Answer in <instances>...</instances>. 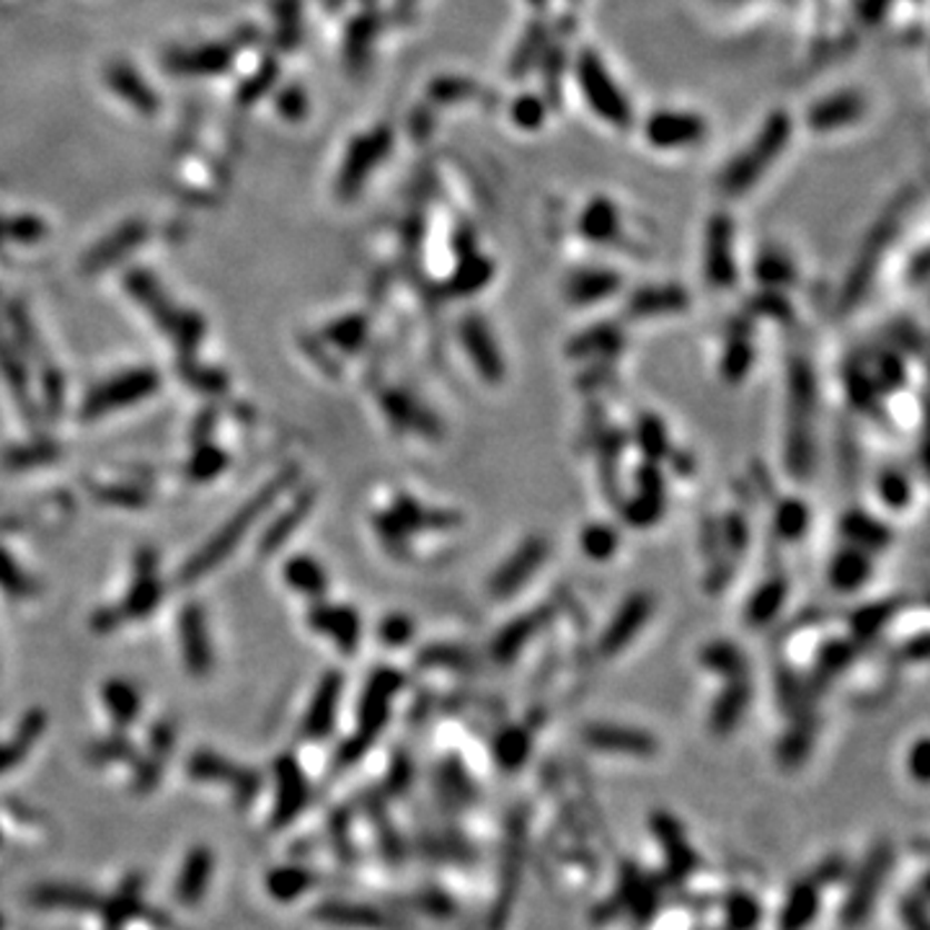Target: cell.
<instances>
[{"mask_svg":"<svg viewBox=\"0 0 930 930\" xmlns=\"http://www.w3.org/2000/svg\"><path fill=\"white\" fill-rule=\"evenodd\" d=\"M525 3L531 6V8H545V6L551 3V0H525Z\"/></svg>","mask_w":930,"mask_h":930,"instance_id":"obj_58","label":"cell"},{"mask_svg":"<svg viewBox=\"0 0 930 930\" xmlns=\"http://www.w3.org/2000/svg\"><path fill=\"white\" fill-rule=\"evenodd\" d=\"M125 287L127 293L132 295L135 303H140L142 308L156 324L164 328L179 349L181 357L191 355L197 349L199 339L205 334V320L197 316V313L184 310L171 300V295L164 290V285L158 283V277L148 269H132L125 275Z\"/></svg>","mask_w":930,"mask_h":930,"instance_id":"obj_4","label":"cell"},{"mask_svg":"<svg viewBox=\"0 0 930 930\" xmlns=\"http://www.w3.org/2000/svg\"><path fill=\"white\" fill-rule=\"evenodd\" d=\"M212 865L215 861H212L210 848L197 845L195 851L187 855L179 879H176V900H179L181 904H197L199 900H202L207 887H210Z\"/></svg>","mask_w":930,"mask_h":930,"instance_id":"obj_25","label":"cell"},{"mask_svg":"<svg viewBox=\"0 0 930 930\" xmlns=\"http://www.w3.org/2000/svg\"><path fill=\"white\" fill-rule=\"evenodd\" d=\"M308 93L306 88L298 83L285 86L283 91L277 93V111L283 115L287 122H303L308 117Z\"/></svg>","mask_w":930,"mask_h":930,"instance_id":"obj_46","label":"cell"},{"mask_svg":"<svg viewBox=\"0 0 930 930\" xmlns=\"http://www.w3.org/2000/svg\"><path fill=\"white\" fill-rule=\"evenodd\" d=\"M400 687V675L393 670H378L365 687L363 703H359V734L344 748V758H357L375 740V734L386 726L388 703Z\"/></svg>","mask_w":930,"mask_h":930,"instance_id":"obj_10","label":"cell"},{"mask_svg":"<svg viewBox=\"0 0 930 930\" xmlns=\"http://www.w3.org/2000/svg\"><path fill=\"white\" fill-rule=\"evenodd\" d=\"M283 574H285V582L290 584L295 592H300V595H308V597H324L326 595L328 576H326V568L320 566L316 558L293 556L285 564Z\"/></svg>","mask_w":930,"mask_h":930,"instance_id":"obj_29","label":"cell"},{"mask_svg":"<svg viewBox=\"0 0 930 930\" xmlns=\"http://www.w3.org/2000/svg\"><path fill=\"white\" fill-rule=\"evenodd\" d=\"M277 76H279L277 60L275 58L264 60L261 66L256 68L254 73L244 80V83H240L238 93H236L238 107H254L256 101H261L264 96L271 91V86L277 83Z\"/></svg>","mask_w":930,"mask_h":930,"instance_id":"obj_37","label":"cell"},{"mask_svg":"<svg viewBox=\"0 0 930 930\" xmlns=\"http://www.w3.org/2000/svg\"><path fill=\"white\" fill-rule=\"evenodd\" d=\"M687 306V295L680 287H644L633 295L629 308L633 316H662V313H680Z\"/></svg>","mask_w":930,"mask_h":930,"instance_id":"obj_30","label":"cell"},{"mask_svg":"<svg viewBox=\"0 0 930 930\" xmlns=\"http://www.w3.org/2000/svg\"><path fill=\"white\" fill-rule=\"evenodd\" d=\"M908 484H904V478H900L897 476V473H892V476H884V486H881V499H884L887 504H892V507H902L904 502H908Z\"/></svg>","mask_w":930,"mask_h":930,"instance_id":"obj_55","label":"cell"},{"mask_svg":"<svg viewBox=\"0 0 930 930\" xmlns=\"http://www.w3.org/2000/svg\"><path fill=\"white\" fill-rule=\"evenodd\" d=\"M236 60V47L228 42H210L197 47H171L164 55V70L171 76H187V78H205V76H220L228 73Z\"/></svg>","mask_w":930,"mask_h":930,"instance_id":"obj_12","label":"cell"},{"mask_svg":"<svg viewBox=\"0 0 930 930\" xmlns=\"http://www.w3.org/2000/svg\"><path fill=\"white\" fill-rule=\"evenodd\" d=\"M47 236V222L37 215H13V218H0V244H37Z\"/></svg>","mask_w":930,"mask_h":930,"instance_id":"obj_40","label":"cell"},{"mask_svg":"<svg viewBox=\"0 0 930 930\" xmlns=\"http://www.w3.org/2000/svg\"><path fill=\"white\" fill-rule=\"evenodd\" d=\"M277 773V809H275V824L290 822L300 814V809L308 801V781L303 775L300 765L295 758H279L275 765Z\"/></svg>","mask_w":930,"mask_h":930,"instance_id":"obj_19","label":"cell"},{"mask_svg":"<svg viewBox=\"0 0 930 930\" xmlns=\"http://www.w3.org/2000/svg\"><path fill=\"white\" fill-rule=\"evenodd\" d=\"M584 551L597 561H603L615 551V535L607 531L605 525H592L587 533H584Z\"/></svg>","mask_w":930,"mask_h":930,"instance_id":"obj_51","label":"cell"},{"mask_svg":"<svg viewBox=\"0 0 930 930\" xmlns=\"http://www.w3.org/2000/svg\"><path fill=\"white\" fill-rule=\"evenodd\" d=\"M545 548L543 541H527L523 548H520L515 556H512L507 564L499 568V574L494 576V595H512V592L523 587L527 582V576H531L535 568L543 564Z\"/></svg>","mask_w":930,"mask_h":930,"instance_id":"obj_24","label":"cell"},{"mask_svg":"<svg viewBox=\"0 0 930 930\" xmlns=\"http://www.w3.org/2000/svg\"><path fill=\"white\" fill-rule=\"evenodd\" d=\"M179 644H181V656L187 670L195 677L210 675L215 667V654H212V641H210V629H207V619L199 605H187L179 615Z\"/></svg>","mask_w":930,"mask_h":930,"instance_id":"obj_14","label":"cell"},{"mask_svg":"<svg viewBox=\"0 0 930 930\" xmlns=\"http://www.w3.org/2000/svg\"><path fill=\"white\" fill-rule=\"evenodd\" d=\"M705 3H711L716 8H742L748 3H755V0H705Z\"/></svg>","mask_w":930,"mask_h":930,"instance_id":"obj_56","label":"cell"},{"mask_svg":"<svg viewBox=\"0 0 930 930\" xmlns=\"http://www.w3.org/2000/svg\"><path fill=\"white\" fill-rule=\"evenodd\" d=\"M313 507V494H300L298 499H295L290 507H287L283 515H279L275 523H269L267 531H264V538H261V553H271L277 551L279 545H283L287 538H290V533L295 531L303 523V517L308 515V509Z\"/></svg>","mask_w":930,"mask_h":930,"instance_id":"obj_34","label":"cell"},{"mask_svg":"<svg viewBox=\"0 0 930 930\" xmlns=\"http://www.w3.org/2000/svg\"><path fill=\"white\" fill-rule=\"evenodd\" d=\"M832 584L838 590H858L861 584L869 580L871 574V556H865L861 548L840 551L835 561H832Z\"/></svg>","mask_w":930,"mask_h":930,"instance_id":"obj_32","label":"cell"},{"mask_svg":"<svg viewBox=\"0 0 930 930\" xmlns=\"http://www.w3.org/2000/svg\"><path fill=\"white\" fill-rule=\"evenodd\" d=\"M150 228L146 220H127L122 226H117L111 233H107L101 240H96L83 259H80V271L86 275H96V271H103L115 267L117 261H122L125 256H130L135 248H138L142 240H148Z\"/></svg>","mask_w":930,"mask_h":930,"instance_id":"obj_13","label":"cell"},{"mask_svg":"<svg viewBox=\"0 0 930 930\" xmlns=\"http://www.w3.org/2000/svg\"><path fill=\"white\" fill-rule=\"evenodd\" d=\"M313 884V873L306 869H295V865H283L275 869L267 877V892L277 900H295Z\"/></svg>","mask_w":930,"mask_h":930,"instance_id":"obj_38","label":"cell"},{"mask_svg":"<svg viewBox=\"0 0 930 930\" xmlns=\"http://www.w3.org/2000/svg\"><path fill=\"white\" fill-rule=\"evenodd\" d=\"M187 771L191 778H195V781H215V783H230V785H236L240 773H244L240 768L228 763L226 758H220L218 752H210V750L197 752V755L189 760Z\"/></svg>","mask_w":930,"mask_h":930,"instance_id":"obj_36","label":"cell"},{"mask_svg":"<svg viewBox=\"0 0 930 930\" xmlns=\"http://www.w3.org/2000/svg\"><path fill=\"white\" fill-rule=\"evenodd\" d=\"M0 587L11 592V595H29L31 592V582L27 580V574L16 566V561L8 556L6 551H0Z\"/></svg>","mask_w":930,"mask_h":930,"instance_id":"obj_48","label":"cell"},{"mask_svg":"<svg viewBox=\"0 0 930 930\" xmlns=\"http://www.w3.org/2000/svg\"><path fill=\"white\" fill-rule=\"evenodd\" d=\"M463 347L468 349V355L476 367L484 375L486 380H502L504 375V363L499 357V347L494 344V336L488 332V326L481 318H468L461 328Z\"/></svg>","mask_w":930,"mask_h":930,"instance_id":"obj_22","label":"cell"},{"mask_svg":"<svg viewBox=\"0 0 930 930\" xmlns=\"http://www.w3.org/2000/svg\"><path fill=\"white\" fill-rule=\"evenodd\" d=\"M380 34V13L375 8H365L347 23L344 31V62L349 70H363L373 58L375 39Z\"/></svg>","mask_w":930,"mask_h":930,"instance_id":"obj_21","label":"cell"},{"mask_svg":"<svg viewBox=\"0 0 930 930\" xmlns=\"http://www.w3.org/2000/svg\"><path fill=\"white\" fill-rule=\"evenodd\" d=\"M275 39L285 52H295L303 39V0H275Z\"/></svg>","mask_w":930,"mask_h":930,"instance_id":"obj_33","label":"cell"},{"mask_svg":"<svg viewBox=\"0 0 930 930\" xmlns=\"http://www.w3.org/2000/svg\"><path fill=\"white\" fill-rule=\"evenodd\" d=\"M344 3H347V0H326V8L328 11H339Z\"/></svg>","mask_w":930,"mask_h":930,"instance_id":"obj_57","label":"cell"},{"mask_svg":"<svg viewBox=\"0 0 930 930\" xmlns=\"http://www.w3.org/2000/svg\"><path fill=\"white\" fill-rule=\"evenodd\" d=\"M572 80L580 91L584 107L590 115L611 130L625 132L636 125V111L629 91H625L619 76L607 66L605 55L595 47H582L572 58Z\"/></svg>","mask_w":930,"mask_h":930,"instance_id":"obj_2","label":"cell"},{"mask_svg":"<svg viewBox=\"0 0 930 930\" xmlns=\"http://www.w3.org/2000/svg\"><path fill=\"white\" fill-rule=\"evenodd\" d=\"M127 744H130V742L119 740V736H115V740H107V742H99L91 750V758L96 760V763H109V760H125V758L132 755V750L127 748Z\"/></svg>","mask_w":930,"mask_h":930,"instance_id":"obj_54","label":"cell"},{"mask_svg":"<svg viewBox=\"0 0 930 930\" xmlns=\"http://www.w3.org/2000/svg\"><path fill=\"white\" fill-rule=\"evenodd\" d=\"M639 130L646 146L656 154H683V150L701 148L709 140L711 122L695 109L662 107L649 111Z\"/></svg>","mask_w":930,"mask_h":930,"instance_id":"obj_6","label":"cell"},{"mask_svg":"<svg viewBox=\"0 0 930 930\" xmlns=\"http://www.w3.org/2000/svg\"><path fill=\"white\" fill-rule=\"evenodd\" d=\"M649 615H652V600H649L646 595L629 597V603H625L621 611L615 613V619L611 621L607 631L603 633V652L605 654H619L621 649L629 646L631 639L636 636L641 629H644Z\"/></svg>","mask_w":930,"mask_h":930,"instance_id":"obj_23","label":"cell"},{"mask_svg":"<svg viewBox=\"0 0 930 930\" xmlns=\"http://www.w3.org/2000/svg\"><path fill=\"white\" fill-rule=\"evenodd\" d=\"M468 91H471L468 80L443 78V80H435V83H432L429 96L435 101H453V99H463V96H468Z\"/></svg>","mask_w":930,"mask_h":930,"instance_id":"obj_52","label":"cell"},{"mask_svg":"<svg viewBox=\"0 0 930 930\" xmlns=\"http://www.w3.org/2000/svg\"><path fill=\"white\" fill-rule=\"evenodd\" d=\"M414 625L408 619H398V615H390V619L383 621V629H380V636L386 641L388 646H400L406 644V639L412 636Z\"/></svg>","mask_w":930,"mask_h":930,"instance_id":"obj_53","label":"cell"},{"mask_svg":"<svg viewBox=\"0 0 930 930\" xmlns=\"http://www.w3.org/2000/svg\"><path fill=\"white\" fill-rule=\"evenodd\" d=\"M158 386V373L150 370V367L119 373L88 393L83 406H80V419H101V416L117 412V408L138 404V400L154 396Z\"/></svg>","mask_w":930,"mask_h":930,"instance_id":"obj_7","label":"cell"},{"mask_svg":"<svg viewBox=\"0 0 930 930\" xmlns=\"http://www.w3.org/2000/svg\"><path fill=\"white\" fill-rule=\"evenodd\" d=\"M897 230H900V212H897V210L889 212L887 218L871 230V238H869V244H865V251L861 254V259L855 261L851 283L845 285V298L848 300H855L858 295H861V287L865 283H871L873 275H877V267H879L881 256H884V248L892 246Z\"/></svg>","mask_w":930,"mask_h":930,"instance_id":"obj_17","label":"cell"},{"mask_svg":"<svg viewBox=\"0 0 930 930\" xmlns=\"http://www.w3.org/2000/svg\"><path fill=\"white\" fill-rule=\"evenodd\" d=\"M140 879L132 877L130 884L122 887L115 900L103 904V916H107V930H119L130 920L140 908Z\"/></svg>","mask_w":930,"mask_h":930,"instance_id":"obj_42","label":"cell"},{"mask_svg":"<svg viewBox=\"0 0 930 930\" xmlns=\"http://www.w3.org/2000/svg\"><path fill=\"white\" fill-rule=\"evenodd\" d=\"M396 146V132L388 125H375L367 132H359L344 150L339 174H336V197L352 202L363 195L370 176L386 164Z\"/></svg>","mask_w":930,"mask_h":930,"instance_id":"obj_5","label":"cell"},{"mask_svg":"<svg viewBox=\"0 0 930 930\" xmlns=\"http://www.w3.org/2000/svg\"><path fill=\"white\" fill-rule=\"evenodd\" d=\"M103 83L117 99H122L127 107L138 111L142 117H154L160 109L158 93L150 88V83L135 70L130 62L111 60L103 68Z\"/></svg>","mask_w":930,"mask_h":930,"instance_id":"obj_15","label":"cell"},{"mask_svg":"<svg viewBox=\"0 0 930 930\" xmlns=\"http://www.w3.org/2000/svg\"><path fill=\"white\" fill-rule=\"evenodd\" d=\"M342 685L344 680L339 672H328V675L320 680L316 695H313L308 705L306 719H303V736H308V740H324V736L332 732L336 711H339Z\"/></svg>","mask_w":930,"mask_h":930,"instance_id":"obj_18","label":"cell"},{"mask_svg":"<svg viewBox=\"0 0 930 930\" xmlns=\"http://www.w3.org/2000/svg\"><path fill=\"white\" fill-rule=\"evenodd\" d=\"M869 117V96L855 86L822 93L804 111V122L814 135H838L853 130Z\"/></svg>","mask_w":930,"mask_h":930,"instance_id":"obj_8","label":"cell"},{"mask_svg":"<svg viewBox=\"0 0 930 930\" xmlns=\"http://www.w3.org/2000/svg\"><path fill=\"white\" fill-rule=\"evenodd\" d=\"M619 285L621 277L615 275V271L584 267L568 277L566 295L576 306H592V303H603L611 298V295L619 290Z\"/></svg>","mask_w":930,"mask_h":930,"instance_id":"obj_26","label":"cell"},{"mask_svg":"<svg viewBox=\"0 0 930 930\" xmlns=\"http://www.w3.org/2000/svg\"><path fill=\"white\" fill-rule=\"evenodd\" d=\"M576 233L587 240V244L605 246L615 244L623 233V215L621 207L611 197L597 195L582 207L580 218H576Z\"/></svg>","mask_w":930,"mask_h":930,"instance_id":"obj_16","label":"cell"},{"mask_svg":"<svg viewBox=\"0 0 930 930\" xmlns=\"http://www.w3.org/2000/svg\"><path fill=\"white\" fill-rule=\"evenodd\" d=\"M363 334H365V320L359 316H347V318H342L339 324H334L332 328H328L332 342L342 344L344 349L355 347V344L363 339Z\"/></svg>","mask_w":930,"mask_h":930,"instance_id":"obj_50","label":"cell"},{"mask_svg":"<svg viewBox=\"0 0 930 930\" xmlns=\"http://www.w3.org/2000/svg\"><path fill=\"white\" fill-rule=\"evenodd\" d=\"M775 523H778V531H781V535H785V538L793 541V535H799L809 525V512L801 507L799 502H789V504H783L781 509H778Z\"/></svg>","mask_w":930,"mask_h":930,"instance_id":"obj_49","label":"cell"},{"mask_svg":"<svg viewBox=\"0 0 930 930\" xmlns=\"http://www.w3.org/2000/svg\"><path fill=\"white\" fill-rule=\"evenodd\" d=\"M160 595H164V584L158 580V561L154 551H142L138 556V564H135V582L122 605L115 607V611H101L96 613L93 625L99 631H111L117 623L142 619V615H150L160 603Z\"/></svg>","mask_w":930,"mask_h":930,"instance_id":"obj_9","label":"cell"},{"mask_svg":"<svg viewBox=\"0 0 930 930\" xmlns=\"http://www.w3.org/2000/svg\"><path fill=\"white\" fill-rule=\"evenodd\" d=\"M31 900L39 908H73V910H88L96 904V897L86 889H73V887H39L31 894Z\"/></svg>","mask_w":930,"mask_h":930,"instance_id":"obj_39","label":"cell"},{"mask_svg":"<svg viewBox=\"0 0 930 930\" xmlns=\"http://www.w3.org/2000/svg\"><path fill=\"white\" fill-rule=\"evenodd\" d=\"M592 748L600 750H615V752H633V755H646L652 750V740L646 734L631 732V729H611V726H597L587 734Z\"/></svg>","mask_w":930,"mask_h":930,"instance_id":"obj_35","label":"cell"},{"mask_svg":"<svg viewBox=\"0 0 930 930\" xmlns=\"http://www.w3.org/2000/svg\"><path fill=\"white\" fill-rule=\"evenodd\" d=\"M703 271L713 287L729 290L736 283L734 220L726 212L711 215L703 238Z\"/></svg>","mask_w":930,"mask_h":930,"instance_id":"obj_11","label":"cell"},{"mask_svg":"<svg viewBox=\"0 0 930 930\" xmlns=\"http://www.w3.org/2000/svg\"><path fill=\"white\" fill-rule=\"evenodd\" d=\"M293 481H295V473L285 471V473H279L271 484L259 488V492H256L251 499H248L244 507H240L236 515H233L228 523L222 525L220 531L215 533L212 538L187 561V564L181 566V574H179L181 582L195 584L202 580L205 574L215 572V568H218L222 561H226L230 553L238 548V543L244 541V535L251 531L256 523H259V517L264 515V512H267L271 504L279 499V494H285L287 488L293 486Z\"/></svg>","mask_w":930,"mask_h":930,"instance_id":"obj_3","label":"cell"},{"mask_svg":"<svg viewBox=\"0 0 930 930\" xmlns=\"http://www.w3.org/2000/svg\"><path fill=\"white\" fill-rule=\"evenodd\" d=\"M3 926H6V920H3V916H0V930H3Z\"/></svg>","mask_w":930,"mask_h":930,"instance_id":"obj_59","label":"cell"},{"mask_svg":"<svg viewBox=\"0 0 930 930\" xmlns=\"http://www.w3.org/2000/svg\"><path fill=\"white\" fill-rule=\"evenodd\" d=\"M797 122L791 111L771 109L758 125V130L750 135V140L736 150V154L721 166L716 189L729 199L748 197L758 189V184L773 171L778 160L791 148Z\"/></svg>","mask_w":930,"mask_h":930,"instance_id":"obj_1","label":"cell"},{"mask_svg":"<svg viewBox=\"0 0 930 930\" xmlns=\"http://www.w3.org/2000/svg\"><path fill=\"white\" fill-rule=\"evenodd\" d=\"M101 698L117 726H130L135 716L140 713V691L130 680H109V683L101 687Z\"/></svg>","mask_w":930,"mask_h":930,"instance_id":"obj_31","label":"cell"},{"mask_svg":"<svg viewBox=\"0 0 930 930\" xmlns=\"http://www.w3.org/2000/svg\"><path fill=\"white\" fill-rule=\"evenodd\" d=\"M755 267H758V277L768 285H783L793 277V264L789 261V256L781 251H771V248L760 254Z\"/></svg>","mask_w":930,"mask_h":930,"instance_id":"obj_44","label":"cell"},{"mask_svg":"<svg viewBox=\"0 0 930 930\" xmlns=\"http://www.w3.org/2000/svg\"><path fill=\"white\" fill-rule=\"evenodd\" d=\"M545 50H548V31H545L543 27H535L527 31V34L523 37V42H520V47L515 50V55H512V73L525 76L531 68L541 66V58L545 55Z\"/></svg>","mask_w":930,"mask_h":930,"instance_id":"obj_41","label":"cell"},{"mask_svg":"<svg viewBox=\"0 0 930 930\" xmlns=\"http://www.w3.org/2000/svg\"><path fill=\"white\" fill-rule=\"evenodd\" d=\"M705 667L724 672V675H734L736 670H742V656L732 644H713L703 652Z\"/></svg>","mask_w":930,"mask_h":930,"instance_id":"obj_47","label":"cell"},{"mask_svg":"<svg viewBox=\"0 0 930 930\" xmlns=\"http://www.w3.org/2000/svg\"><path fill=\"white\" fill-rule=\"evenodd\" d=\"M228 465V455L218 451V447L212 445H205L202 451H197L195 458L189 463V476L195 481H210L218 476V473L226 471Z\"/></svg>","mask_w":930,"mask_h":930,"instance_id":"obj_45","label":"cell"},{"mask_svg":"<svg viewBox=\"0 0 930 930\" xmlns=\"http://www.w3.org/2000/svg\"><path fill=\"white\" fill-rule=\"evenodd\" d=\"M308 623L318 633L334 641L342 652L352 654L359 641V615L344 605H316L308 613Z\"/></svg>","mask_w":930,"mask_h":930,"instance_id":"obj_20","label":"cell"},{"mask_svg":"<svg viewBox=\"0 0 930 930\" xmlns=\"http://www.w3.org/2000/svg\"><path fill=\"white\" fill-rule=\"evenodd\" d=\"M507 115H509V122H512V127H515V130L525 132V135L541 132L545 122H548V115H551L548 96L538 93V91L517 93L515 99L509 101Z\"/></svg>","mask_w":930,"mask_h":930,"instance_id":"obj_28","label":"cell"},{"mask_svg":"<svg viewBox=\"0 0 930 930\" xmlns=\"http://www.w3.org/2000/svg\"><path fill=\"white\" fill-rule=\"evenodd\" d=\"M785 600V584L783 582H768L752 595L750 603V619L755 625H765L775 619Z\"/></svg>","mask_w":930,"mask_h":930,"instance_id":"obj_43","label":"cell"},{"mask_svg":"<svg viewBox=\"0 0 930 930\" xmlns=\"http://www.w3.org/2000/svg\"><path fill=\"white\" fill-rule=\"evenodd\" d=\"M44 726H47V716L42 711H29L27 716L21 719V724L19 729H16V734L11 736V740H8L6 744H0V773L13 771V768L29 755L31 744L44 734Z\"/></svg>","mask_w":930,"mask_h":930,"instance_id":"obj_27","label":"cell"}]
</instances>
